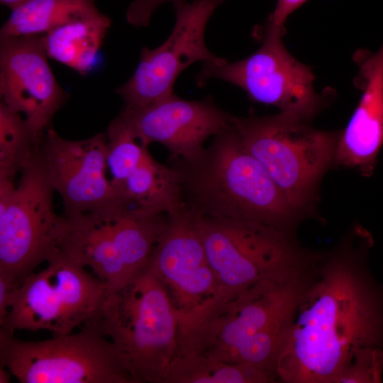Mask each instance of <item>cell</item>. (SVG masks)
<instances>
[{"label": "cell", "mask_w": 383, "mask_h": 383, "mask_svg": "<svg viewBox=\"0 0 383 383\" xmlns=\"http://www.w3.org/2000/svg\"><path fill=\"white\" fill-rule=\"evenodd\" d=\"M321 255L288 326L276 367L286 383H338L355 355L383 349V285L367 267L362 231Z\"/></svg>", "instance_id": "obj_1"}, {"label": "cell", "mask_w": 383, "mask_h": 383, "mask_svg": "<svg viewBox=\"0 0 383 383\" xmlns=\"http://www.w3.org/2000/svg\"><path fill=\"white\" fill-rule=\"evenodd\" d=\"M183 202L202 216L258 222L292 234L305 216L245 148L233 124L189 160L171 159Z\"/></svg>", "instance_id": "obj_2"}, {"label": "cell", "mask_w": 383, "mask_h": 383, "mask_svg": "<svg viewBox=\"0 0 383 383\" xmlns=\"http://www.w3.org/2000/svg\"><path fill=\"white\" fill-rule=\"evenodd\" d=\"M199 230L215 290L203 307L182 322L179 333L209 321L257 284L289 275L319 255L301 248L292 233L255 221L201 215Z\"/></svg>", "instance_id": "obj_3"}, {"label": "cell", "mask_w": 383, "mask_h": 383, "mask_svg": "<svg viewBox=\"0 0 383 383\" xmlns=\"http://www.w3.org/2000/svg\"><path fill=\"white\" fill-rule=\"evenodd\" d=\"M179 324L166 289L148 269L128 285L108 291L81 327L111 342L133 383H167Z\"/></svg>", "instance_id": "obj_4"}, {"label": "cell", "mask_w": 383, "mask_h": 383, "mask_svg": "<svg viewBox=\"0 0 383 383\" xmlns=\"http://www.w3.org/2000/svg\"><path fill=\"white\" fill-rule=\"evenodd\" d=\"M314 265L257 284L209 321L180 333L177 352L238 363L253 346H282Z\"/></svg>", "instance_id": "obj_5"}, {"label": "cell", "mask_w": 383, "mask_h": 383, "mask_svg": "<svg viewBox=\"0 0 383 383\" xmlns=\"http://www.w3.org/2000/svg\"><path fill=\"white\" fill-rule=\"evenodd\" d=\"M167 219L118 204L66 216L56 257L89 267L108 291L118 289L148 270Z\"/></svg>", "instance_id": "obj_6"}, {"label": "cell", "mask_w": 383, "mask_h": 383, "mask_svg": "<svg viewBox=\"0 0 383 383\" xmlns=\"http://www.w3.org/2000/svg\"><path fill=\"white\" fill-rule=\"evenodd\" d=\"M245 148L264 167L290 204L306 216L332 165L340 132L314 128L290 113L234 116Z\"/></svg>", "instance_id": "obj_7"}, {"label": "cell", "mask_w": 383, "mask_h": 383, "mask_svg": "<svg viewBox=\"0 0 383 383\" xmlns=\"http://www.w3.org/2000/svg\"><path fill=\"white\" fill-rule=\"evenodd\" d=\"M108 290V286L85 267L56 257L13 289L0 330L12 335L22 330L47 331L53 336L69 334L91 317Z\"/></svg>", "instance_id": "obj_8"}, {"label": "cell", "mask_w": 383, "mask_h": 383, "mask_svg": "<svg viewBox=\"0 0 383 383\" xmlns=\"http://www.w3.org/2000/svg\"><path fill=\"white\" fill-rule=\"evenodd\" d=\"M0 362L21 383H133L111 342L84 327L37 341L0 330Z\"/></svg>", "instance_id": "obj_9"}, {"label": "cell", "mask_w": 383, "mask_h": 383, "mask_svg": "<svg viewBox=\"0 0 383 383\" xmlns=\"http://www.w3.org/2000/svg\"><path fill=\"white\" fill-rule=\"evenodd\" d=\"M9 203L0 209V274L21 284L56 257L66 216L57 215L39 149L21 172Z\"/></svg>", "instance_id": "obj_10"}, {"label": "cell", "mask_w": 383, "mask_h": 383, "mask_svg": "<svg viewBox=\"0 0 383 383\" xmlns=\"http://www.w3.org/2000/svg\"><path fill=\"white\" fill-rule=\"evenodd\" d=\"M284 27L267 23L257 50L233 62L204 63L196 83L202 86L211 79H221L240 87L255 102L308 122L321 109L323 99L314 90L311 70L284 46Z\"/></svg>", "instance_id": "obj_11"}, {"label": "cell", "mask_w": 383, "mask_h": 383, "mask_svg": "<svg viewBox=\"0 0 383 383\" xmlns=\"http://www.w3.org/2000/svg\"><path fill=\"white\" fill-rule=\"evenodd\" d=\"M225 0H193L174 9L176 21L160 46L143 48L132 77L116 89L127 108H140L173 94L174 82L195 62L221 64L225 59L206 47L204 33L216 9Z\"/></svg>", "instance_id": "obj_12"}, {"label": "cell", "mask_w": 383, "mask_h": 383, "mask_svg": "<svg viewBox=\"0 0 383 383\" xmlns=\"http://www.w3.org/2000/svg\"><path fill=\"white\" fill-rule=\"evenodd\" d=\"M200 217L185 204L169 213L148 267L166 289L180 323L203 307L215 290L200 233Z\"/></svg>", "instance_id": "obj_13"}, {"label": "cell", "mask_w": 383, "mask_h": 383, "mask_svg": "<svg viewBox=\"0 0 383 383\" xmlns=\"http://www.w3.org/2000/svg\"><path fill=\"white\" fill-rule=\"evenodd\" d=\"M107 141L106 132L79 140L65 139L50 127L45 133L40 157L52 188L61 196L65 216L121 206L106 175Z\"/></svg>", "instance_id": "obj_14"}, {"label": "cell", "mask_w": 383, "mask_h": 383, "mask_svg": "<svg viewBox=\"0 0 383 383\" xmlns=\"http://www.w3.org/2000/svg\"><path fill=\"white\" fill-rule=\"evenodd\" d=\"M42 35L0 38V95L24 118L38 141L66 99L48 61Z\"/></svg>", "instance_id": "obj_15"}, {"label": "cell", "mask_w": 383, "mask_h": 383, "mask_svg": "<svg viewBox=\"0 0 383 383\" xmlns=\"http://www.w3.org/2000/svg\"><path fill=\"white\" fill-rule=\"evenodd\" d=\"M118 116L144 145L160 143L170 159L182 160L198 156L234 118L211 99L187 100L174 94L144 107H124Z\"/></svg>", "instance_id": "obj_16"}, {"label": "cell", "mask_w": 383, "mask_h": 383, "mask_svg": "<svg viewBox=\"0 0 383 383\" xmlns=\"http://www.w3.org/2000/svg\"><path fill=\"white\" fill-rule=\"evenodd\" d=\"M363 92L347 126L340 132L334 164L373 174L383 145V44L360 61Z\"/></svg>", "instance_id": "obj_17"}, {"label": "cell", "mask_w": 383, "mask_h": 383, "mask_svg": "<svg viewBox=\"0 0 383 383\" xmlns=\"http://www.w3.org/2000/svg\"><path fill=\"white\" fill-rule=\"evenodd\" d=\"M116 193L121 207L131 211L169 213L184 203L177 171L149 152Z\"/></svg>", "instance_id": "obj_18"}, {"label": "cell", "mask_w": 383, "mask_h": 383, "mask_svg": "<svg viewBox=\"0 0 383 383\" xmlns=\"http://www.w3.org/2000/svg\"><path fill=\"white\" fill-rule=\"evenodd\" d=\"M110 26L111 19L99 12L42 35V40L49 57L85 74L93 67Z\"/></svg>", "instance_id": "obj_19"}, {"label": "cell", "mask_w": 383, "mask_h": 383, "mask_svg": "<svg viewBox=\"0 0 383 383\" xmlns=\"http://www.w3.org/2000/svg\"><path fill=\"white\" fill-rule=\"evenodd\" d=\"M99 12L95 0H28L11 10L0 38L44 35Z\"/></svg>", "instance_id": "obj_20"}, {"label": "cell", "mask_w": 383, "mask_h": 383, "mask_svg": "<svg viewBox=\"0 0 383 383\" xmlns=\"http://www.w3.org/2000/svg\"><path fill=\"white\" fill-rule=\"evenodd\" d=\"M274 380L267 372L248 365L182 351L172 360L167 383H267Z\"/></svg>", "instance_id": "obj_21"}, {"label": "cell", "mask_w": 383, "mask_h": 383, "mask_svg": "<svg viewBox=\"0 0 383 383\" xmlns=\"http://www.w3.org/2000/svg\"><path fill=\"white\" fill-rule=\"evenodd\" d=\"M40 145L26 119L1 101L0 177L14 179Z\"/></svg>", "instance_id": "obj_22"}, {"label": "cell", "mask_w": 383, "mask_h": 383, "mask_svg": "<svg viewBox=\"0 0 383 383\" xmlns=\"http://www.w3.org/2000/svg\"><path fill=\"white\" fill-rule=\"evenodd\" d=\"M107 170L115 192L140 165L148 151L144 145L118 116L106 131Z\"/></svg>", "instance_id": "obj_23"}, {"label": "cell", "mask_w": 383, "mask_h": 383, "mask_svg": "<svg viewBox=\"0 0 383 383\" xmlns=\"http://www.w3.org/2000/svg\"><path fill=\"white\" fill-rule=\"evenodd\" d=\"M383 373V349L365 348L358 352L338 383H379Z\"/></svg>", "instance_id": "obj_24"}, {"label": "cell", "mask_w": 383, "mask_h": 383, "mask_svg": "<svg viewBox=\"0 0 383 383\" xmlns=\"http://www.w3.org/2000/svg\"><path fill=\"white\" fill-rule=\"evenodd\" d=\"M166 2H172L176 9L185 3L186 0H136L128 6L126 19L134 26H147L155 10Z\"/></svg>", "instance_id": "obj_25"}, {"label": "cell", "mask_w": 383, "mask_h": 383, "mask_svg": "<svg viewBox=\"0 0 383 383\" xmlns=\"http://www.w3.org/2000/svg\"><path fill=\"white\" fill-rule=\"evenodd\" d=\"M307 0H277L275 8L270 15L268 23L284 27L287 18Z\"/></svg>", "instance_id": "obj_26"}, {"label": "cell", "mask_w": 383, "mask_h": 383, "mask_svg": "<svg viewBox=\"0 0 383 383\" xmlns=\"http://www.w3.org/2000/svg\"><path fill=\"white\" fill-rule=\"evenodd\" d=\"M19 284L0 274V326H2L6 319L11 295L14 289Z\"/></svg>", "instance_id": "obj_27"}, {"label": "cell", "mask_w": 383, "mask_h": 383, "mask_svg": "<svg viewBox=\"0 0 383 383\" xmlns=\"http://www.w3.org/2000/svg\"><path fill=\"white\" fill-rule=\"evenodd\" d=\"M28 0H0L1 4L9 7L11 10L21 5Z\"/></svg>", "instance_id": "obj_28"}, {"label": "cell", "mask_w": 383, "mask_h": 383, "mask_svg": "<svg viewBox=\"0 0 383 383\" xmlns=\"http://www.w3.org/2000/svg\"><path fill=\"white\" fill-rule=\"evenodd\" d=\"M5 367L1 366L0 369V383H8L10 382V376L12 375L9 371H6Z\"/></svg>", "instance_id": "obj_29"}]
</instances>
